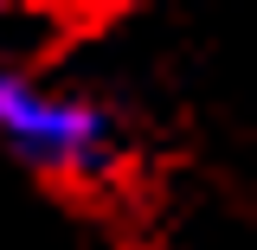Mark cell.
I'll return each instance as SVG.
<instances>
[{
    "instance_id": "obj_1",
    "label": "cell",
    "mask_w": 257,
    "mask_h": 250,
    "mask_svg": "<svg viewBox=\"0 0 257 250\" xmlns=\"http://www.w3.org/2000/svg\"><path fill=\"white\" fill-rule=\"evenodd\" d=\"M0 141L45 180H103L122 154V128L96 96L39 84L13 64H0Z\"/></svg>"
}]
</instances>
